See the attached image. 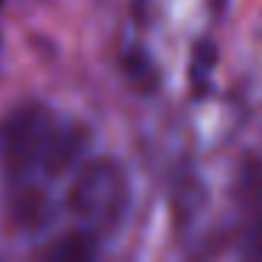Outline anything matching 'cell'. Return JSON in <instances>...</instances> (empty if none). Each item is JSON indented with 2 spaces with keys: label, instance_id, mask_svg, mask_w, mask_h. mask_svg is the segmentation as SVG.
Segmentation results:
<instances>
[{
  "label": "cell",
  "instance_id": "obj_3",
  "mask_svg": "<svg viewBox=\"0 0 262 262\" xmlns=\"http://www.w3.org/2000/svg\"><path fill=\"white\" fill-rule=\"evenodd\" d=\"M93 254H96V243L91 234H68L42 251V256L48 259H91Z\"/></svg>",
  "mask_w": 262,
  "mask_h": 262
},
{
  "label": "cell",
  "instance_id": "obj_2",
  "mask_svg": "<svg viewBox=\"0 0 262 262\" xmlns=\"http://www.w3.org/2000/svg\"><path fill=\"white\" fill-rule=\"evenodd\" d=\"M127 200H130L127 175L110 158H96L82 166L68 194L74 214L93 231H107L119 226Z\"/></svg>",
  "mask_w": 262,
  "mask_h": 262
},
{
  "label": "cell",
  "instance_id": "obj_1",
  "mask_svg": "<svg viewBox=\"0 0 262 262\" xmlns=\"http://www.w3.org/2000/svg\"><path fill=\"white\" fill-rule=\"evenodd\" d=\"M85 147V130L46 104H20L0 119V164L12 178L59 175Z\"/></svg>",
  "mask_w": 262,
  "mask_h": 262
},
{
  "label": "cell",
  "instance_id": "obj_4",
  "mask_svg": "<svg viewBox=\"0 0 262 262\" xmlns=\"http://www.w3.org/2000/svg\"><path fill=\"white\" fill-rule=\"evenodd\" d=\"M251 251L262 256V198H259V211H256L254 231H251Z\"/></svg>",
  "mask_w": 262,
  "mask_h": 262
}]
</instances>
